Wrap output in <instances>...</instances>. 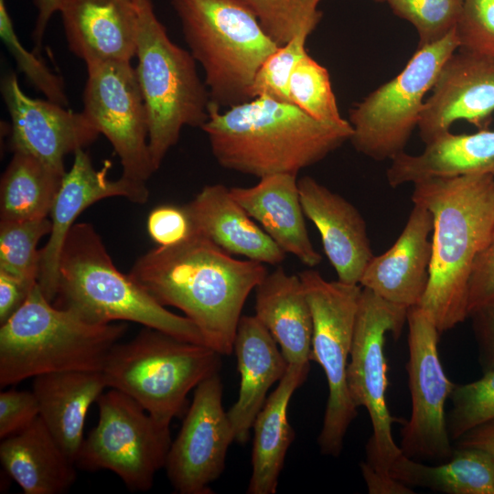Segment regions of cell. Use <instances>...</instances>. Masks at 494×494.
Instances as JSON below:
<instances>
[{
  "label": "cell",
  "instance_id": "8992f818",
  "mask_svg": "<svg viewBox=\"0 0 494 494\" xmlns=\"http://www.w3.org/2000/svg\"><path fill=\"white\" fill-rule=\"evenodd\" d=\"M189 52L203 68L211 103L232 107L252 97L255 74L280 46L242 0H171Z\"/></svg>",
  "mask_w": 494,
  "mask_h": 494
},
{
  "label": "cell",
  "instance_id": "f6af8a7d",
  "mask_svg": "<svg viewBox=\"0 0 494 494\" xmlns=\"http://www.w3.org/2000/svg\"><path fill=\"white\" fill-rule=\"evenodd\" d=\"M362 477L370 494H412V488L385 474L370 467L366 462L360 464Z\"/></svg>",
  "mask_w": 494,
  "mask_h": 494
},
{
  "label": "cell",
  "instance_id": "d4e9b609",
  "mask_svg": "<svg viewBox=\"0 0 494 494\" xmlns=\"http://www.w3.org/2000/svg\"><path fill=\"white\" fill-rule=\"evenodd\" d=\"M494 177V131L456 134L450 131L425 144L424 151H404L391 160L386 177L392 188L435 177Z\"/></svg>",
  "mask_w": 494,
  "mask_h": 494
},
{
  "label": "cell",
  "instance_id": "cb8c5ba5",
  "mask_svg": "<svg viewBox=\"0 0 494 494\" xmlns=\"http://www.w3.org/2000/svg\"><path fill=\"white\" fill-rule=\"evenodd\" d=\"M187 206L199 233L228 253L271 265L285 259L286 253L231 197L227 187L205 186Z\"/></svg>",
  "mask_w": 494,
  "mask_h": 494
},
{
  "label": "cell",
  "instance_id": "3957f363",
  "mask_svg": "<svg viewBox=\"0 0 494 494\" xmlns=\"http://www.w3.org/2000/svg\"><path fill=\"white\" fill-rule=\"evenodd\" d=\"M206 133L224 168L258 178L297 173L349 141L352 127L318 121L290 102L255 97L225 112L210 103Z\"/></svg>",
  "mask_w": 494,
  "mask_h": 494
},
{
  "label": "cell",
  "instance_id": "4dcf8cb0",
  "mask_svg": "<svg viewBox=\"0 0 494 494\" xmlns=\"http://www.w3.org/2000/svg\"><path fill=\"white\" fill-rule=\"evenodd\" d=\"M1 177L0 221L48 218L64 176L25 153H13Z\"/></svg>",
  "mask_w": 494,
  "mask_h": 494
},
{
  "label": "cell",
  "instance_id": "9a60e30c",
  "mask_svg": "<svg viewBox=\"0 0 494 494\" xmlns=\"http://www.w3.org/2000/svg\"><path fill=\"white\" fill-rule=\"evenodd\" d=\"M219 372L196 388L181 428L171 442L165 468L179 494H209V485L223 472L227 451L235 440L222 406Z\"/></svg>",
  "mask_w": 494,
  "mask_h": 494
},
{
  "label": "cell",
  "instance_id": "7a4b0ae2",
  "mask_svg": "<svg viewBox=\"0 0 494 494\" xmlns=\"http://www.w3.org/2000/svg\"><path fill=\"white\" fill-rule=\"evenodd\" d=\"M412 200L433 218L432 259L421 306L441 333L468 317V282L494 234V177H435L413 184Z\"/></svg>",
  "mask_w": 494,
  "mask_h": 494
},
{
  "label": "cell",
  "instance_id": "bcb514c9",
  "mask_svg": "<svg viewBox=\"0 0 494 494\" xmlns=\"http://www.w3.org/2000/svg\"><path fill=\"white\" fill-rule=\"evenodd\" d=\"M456 446L479 448L494 458V419L467 432L456 441Z\"/></svg>",
  "mask_w": 494,
  "mask_h": 494
},
{
  "label": "cell",
  "instance_id": "ac0fdd59",
  "mask_svg": "<svg viewBox=\"0 0 494 494\" xmlns=\"http://www.w3.org/2000/svg\"><path fill=\"white\" fill-rule=\"evenodd\" d=\"M431 91L418 124L424 145L450 131L456 121L485 128L494 113V60L457 49Z\"/></svg>",
  "mask_w": 494,
  "mask_h": 494
},
{
  "label": "cell",
  "instance_id": "74e56055",
  "mask_svg": "<svg viewBox=\"0 0 494 494\" xmlns=\"http://www.w3.org/2000/svg\"><path fill=\"white\" fill-rule=\"evenodd\" d=\"M309 34L301 33L271 54L257 70L252 97H266L292 103L289 82L294 68L307 52L306 43Z\"/></svg>",
  "mask_w": 494,
  "mask_h": 494
},
{
  "label": "cell",
  "instance_id": "d6986e66",
  "mask_svg": "<svg viewBox=\"0 0 494 494\" xmlns=\"http://www.w3.org/2000/svg\"><path fill=\"white\" fill-rule=\"evenodd\" d=\"M69 49L86 66L135 58L140 6L133 0H62Z\"/></svg>",
  "mask_w": 494,
  "mask_h": 494
},
{
  "label": "cell",
  "instance_id": "277c9868",
  "mask_svg": "<svg viewBox=\"0 0 494 494\" xmlns=\"http://www.w3.org/2000/svg\"><path fill=\"white\" fill-rule=\"evenodd\" d=\"M52 304L92 324L134 322L206 345L189 318L167 310L116 268L101 236L87 222L75 223L65 240Z\"/></svg>",
  "mask_w": 494,
  "mask_h": 494
},
{
  "label": "cell",
  "instance_id": "681fc988",
  "mask_svg": "<svg viewBox=\"0 0 494 494\" xmlns=\"http://www.w3.org/2000/svg\"><path fill=\"white\" fill-rule=\"evenodd\" d=\"M374 1L382 3V2H387L388 0H374Z\"/></svg>",
  "mask_w": 494,
  "mask_h": 494
},
{
  "label": "cell",
  "instance_id": "9c48e42d",
  "mask_svg": "<svg viewBox=\"0 0 494 494\" xmlns=\"http://www.w3.org/2000/svg\"><path fill=\"white\" fill-rule=\"evenodd\" d=\"M299 277L313 322L310 360L322 367L328 388L318 446L321 454L338 456L358 415L348 389L347 369L362 286L328 281L313 268L302 271Z\"/></svg>",
  "mask_w": 494,
  "mask_h": 494
},
{
  "label": "cell",
  "instance_id": "2e32d148",
  "mask_svg": "<svg viewBox=\"0 0 494 494\" xmlns=\"http://www.w3.org/2000/svg\"><path fill=\"white\" fill-rule=\"evenodd\" d=\"M1 93L11 120V151L30 155L61 176L67 173L66 156L84 149L100 134L82 112L27 95L15 72L2 79Z\"/></svg>",
  "mask_w": 494,
  "mask_h": 494
},
{
  "label": "cell",
  "instance_id": "7dc6e473",
  "mask_svg": "<svg viewBox=\"0 0 494 494\" xmlns=\"http://www.w3.org/2000/svg\"><path fill=\"white\" fill-rule=\"evenodd\" d=\"M62 0H35L38 17L33 30L36 50L40 53L42 39L48 24L54 13L59 12Z\"/></svg>",
  "mask_w": 494,
  "mask_h": 494
},
{
  "label": "cell",
  "instance_id": "7bdbcfd3",
  "mask_svg": "<svg viewBox=\"0 0 494 494\" xmlns=\"http://www.w3.org/2000/svg\"><path fill=\"white\" fill-rule=\"evenodd\" d=\"M468 317L478 349L483 372L494 369V299L472 311Z\"/></svg>",
  "mask_w": 494,
  "mask_h": 494
},
{
  "label": "cell",
  "instance_id": "1f68e13d",
  "mask_svg": "<svg viewBox=\"0 0 494 494\" xmlns=\"http://www.w3.org/2000/svg\"><path fill=\"white\" fill-rule=\"evenodd\" d=\"M48 218L0 221V271L30 285L38 283L41 249L38 243L51 231Z\"/></svg>",
  "mask_w": 494,
  "mask_h": 494
},
{
  "label": "cell",
  "instance_id": "836d02e7",
  "mask_svg": "<svg viewBox=\"0 0 494 494\" xmlns=\"http://www.w3.org/2000/svg\"><path fill=\"white\" fill-rule=\"evenodd\" d=\"M279 46L301 33L311 34L322 17V0H242Z\"/></svg>",
  "mask_w": 494,
  "mask_h": 494
},
{
  "label": "cell",
  "instance_id": "ffe728a7",
  "mask_svg": "<svg viewBox=\"0 0 494 494\" xmlns=\"http://www.w3.org/2000/svg\"><path fill=\"white\" fill-rule=\"evenodd\" d=\"M432 232L430 211L423 205L413 203L396 242L385 252L372 256L360 285L407 309L420 306L429 279Z\"/></svg>",
  "mask_w": 494,
  "mask_h": 494
},
{
  "label": "cell",
  "instance_id": "8d00e7d4",
  "mask_svg": "<svg viewBox=\"0 0 494 494\" xmlns=\"http://www.w3.org/2000/svg\"><path fill=\"white\" fill-rule=\"evenodd\" d=\"M0 37L14 58L17 70L25 75L30 84L47 100L67 107L69 102L63 80L53 73L36 54L22 45L5 0H0Z\"/></svg>",
  "mask_w": 494,
  "mask_h": 494
},
{
  "label": "cell",
  "instance_id": "d6a6232c",
  "mask_svg": "<svg viewBox=\"0 0 494 494\" xmlns=\"http://www.w3.org/2000/svg\"><path fill=\"white\" fill-rule=\"evenodd\" d=\"M292 103L313 118L328 124H344L331 87L328 70L306 53L291 74Z\"/></svg>",
  "mask_w": 494,
  "mask_h": 494
},
{
  "label": "cell",
  "instance_id": "4fadbf2b",
  "mask_svg": "<svg viewBox=\"0 0 494 494\" xmlns=\"http://www.w3.org/2000/svg\"><path fill=\"white\" fill-rule=\"evenodd\" d=\"M408 350L406 364L412 413L401 431L403 454L413 459L446 461L454 452L446 414V403L456 386L440 360V332L419 306L407 310Z\"/></svg>",
  "mask_w": 494,
  "mask_h": 494
},
{
  "label": "cell",
  "instance_id": "60d3db41",
  "mask_svg": "<svg viewBox=\"0 0 494 494\" xmlns=\"http://www.w3.org/2000/svg\"><path fill=\"white\" fill-rule=\"evenodd\" d=\"M38 416V403L32 391L10 389L0 392L1 440L23 431Z\"/></svg>",
  "mask_w": 494,
  "mask_h": 494
},
{
  "label": "cell",
  "instance_id": "83f0119b",
  "mask_svg": "<svg viewBox=\"0 0 494 494\" xmlns=\"http://www.w3.org/2000/svg\"><path fill=\"white\" fill-rule=\"evenodd\" d=\"M255 317L280 347L288 364H309L313 333L309 304L299 275L282 267L255 288Z\"/></svg>",
  "mask_w": 494,
  "mask_h": 494
},
{
  "label": "cell",
  "instance_id": "f35d334b",
  "mask_svg": "<svg viewBox=\"0 0 494 494\" xmlns=\"http://www.w3.org/2000/svg\"><path fill=\"white\" fill-rule=\"evenodd\" d=\"M456 32L458 50L494 60V0H465Z\"/></svg>",
  "mask_w": 494,
  "mask_h": 494
},
{
  "label": "cell",
  "instance_id": "ba28073f",
  "mask_svg": "<svg viewBox=\"0 0 494 494\" xmlns=\"http://www.w3.org/2000/svg\"><path fill=\"white\" fill-rule=\"evenodd\" d=\"M220 356L206 345L144 327L134 338L112 348L102 371L108 388L127 394L170 425L188 392L219 372Z\"/></svg>",
  "mask_w": 494,
  "mask_h": 494
},
{
  "label": "cell",
  "instance_id": "7c38bea8",
  "mask_svg": "<svg viewBox=\"0 0 494 494\" xmlns=\"http://www.w3.org/2000/svg\"><path fill=\"white\" fill-rule=\"evenodd\" d=\"M407 308L363 288L356 317L352 347L347 369L349 396L358 407L369 413L372 434L366 446V463L373 469L390 474L403 455L392 436L396 421L389 411L387 361L384 342L387 333L398 338L407 320Z\"/></svg>",
  "mask_w": 494,
  "mask_h": 494
},
{
  "label": "cell",
  "instance_id": "c3c4849f",
  "mask_svg": "<svg viewBox=\"0 0 494 494\" xmlns=\"http://www.w3.org/2000/svg\"><path fill=\"white\" fill-rule=\"evenodd\" d=\"M134 1L137 5H140L142 2H144L145 0H133Z\"/></svg>",
  "mask_w": 494,
  "mask_h": 494
},
{
  "label": "cell",
  "instance_id": "44dd1931",
  "mask_svg": "<svg viewBox=\"0 0 494 494\" xmlns=\"http://www.w3.org/2000/svg\"><path fill=\"white\" fill-rule=\"evenodd\" d=\"M298 188L305 216L319 231L324 252L338 280L360 285L374 255L360 212L345 198L311 177L299 178Z\"/></svg>",
  "mask_w": 494,
  "mask_h": 494
},
{
  "label": "cell",
  "instance_id": "7402d4cb",
  "mask_svg": "<svg viewBox=\"0 0 494 494\" xmlns=\"http://www.w3.org/2000/svg\"><path fill=\"white\" fill-rule=\"evenodd\" d=\"M252 187L230 188L231 197L285 252L314 268L322 256L314 248L305 221L296 175L274 174Z\"/></svg>",
  "mask_w": 494,
  "mask_h": 494
},
{
  "label": "cell",
  "instance_id": "e0dca14e",
  "mask_svg": "<svg viewBox=\"0 0 494 494\" xmlns=\"http://www.w3.org/2000/svg\"><path fill=\"white\" fill-rule=\"evenodd\" d=\"M110 163L96 169L91 157L79 149L74 153L72 166L64 176L49 216L51 231L41 249L38 285L49 302H53L58 287L59 262L65 240L75 220L87 208L108 198L121 197L135 204H145L149 197L146 185L128 180L121 176L108 177Z\"/></svg>",
  "mask_w": 494,
  "mask_h": 494
},
{
  "label": "cell",
  "instance_id": "e575fe53",
  "mask_svg": "<svg viewBox=\"0 0 494 494\" xmlns=\"http://www.w3.org/2000/svg\"><path fill=\"white\" fill-rule=\"evenodd\" d=\"M446 417L452 441L471 429L494 419V369L472 382L456 385Z\"/></svg>",
  "mask_w": 494,
  "mask_h": 494
},
{
  "label": "cell",
  "instance_id": "5bb4252c",
  "mask_svg": "<svg viewBox=\"0 0 494 494\" xmlns=\"http://www.w3.org/2000/svg\"><path fill=\"white\" fill-rule=\"evenodd\" d=\"M82 113L113 147L122 177L146 185L156 171L148 144V118L135 68L128 61L87 65Z\"/></svg>",
  "mask_w": 494,
  "mask_h": 494
},
{
  "label": "cell",
  "instance_id": "30bf717a",
  "mask_svg": "<svg viewBox=\"0 0 494 494\" xmlns=\"http://www.w3.org/2000/svg\"><path fill=\"white\" fill-rule=\"evenodd\" d=\"M458 46L455 28L441 40L418 47L399 74L350 110L349 141L359 153L383 161L404 151L418 127L425 95Z\"/></svg>",
  "mask_w": 494,
  "mask_h": 494
},
{
  "label": "cell",
  "instance_id": "8fae6325",
  "mask_svg": "<svg viewBox=\"0 0 494 494\" xmlns=\"http://www.w3.org/2000/svg\"><path fill=\"white\" fill-rule=\"evenodd\" d=\"M97 424L89 432L75 464L82 470H110L132 491H147L165 467L171 445L164 424L127 394L111 388L96 401Z\"/></svg>",
  "mask_w": 494,
  "mask_h": 494
},
{
  "label": "cell",
  "instance_id": "52a82bcc",
  "mask_svg": "<svg viewBox=\"0 0 494 494\" xmlns=\"http://www.w3.org/2000/svg\"><path fill=\"white\" fill-rule=\"evenodd\" d=\"M135 68L148 118V144L155 170L178 141L184 126L208 121L211 103L191 53L174 43L151 0L140 5Z\"/></svg>",
  "mask_w": 494,
  "mask_h": 494
},
{
  "label": "cell",
  "instance_id": "ee69618b",
  "mask_svg": "<svg viewBox=\"0 0 494 494\" xmlns=\"http://www.w3.org/2000/svg\"><path fill=\"white\" fill-rule=\"evenodd\" d=\"M35 285L0 271V324L18 310Z\"/></svg>",
  "mask_w": 494,
  "mask_h": 494
},
{
  "label": "cell",
  "instance_id": "5b68a950",
  "mask_svg": "<svg viewBox=\"0 0 494 494\" xmlns=\"http://www.w3.org/2000/svg\"><path fill=\"white\" fill-rule=\"evenodd\" d=\"M125 322L92 324L59 308L36 284L0 328V386L67 370H102Z\"/></svg>",
  "mask_w": 494,
  "mask_h": 494
},
{
  "label": "cell",
  "instance_id": "ab89813d",
  "mask_svg": "<svg viewBox=\"0 0 494 494\" xmlns=\"http://www.w3.org/2000/svg\"><path fill=\"white\" fill-rule=\"evenodd\" d=\"M146 230L157 246L176 245L199 234L187 204L155 207L147 216Z\"/></svg>",
  "mask_w": 494,
  "mask_h": 494
},
{
  "label": "cell",
  "instance_id": "4316f807",
  "mask_svg": "<svg viewBox=\"0 0 494 494\" xmlns=\"http://www.w3.org/2000/svg\"><path fill=\"white\" fill-rule=\"evenodd\" d=\"M0 461L26 494H61L77 478L75 462L40 416L23 431L2 439Z\"/></svg>",
  "mask_w": 494,
  "mask_h": 494
},
{
  "label": "cell",
  "instance_id": "b9f144b4",
  "mask_svg": "<svg viewBox=\"0 0 494 494\" xmlns=\"http://www.w3.org/2000/svg\"><path fill=\"white\" fill-rule=\"evenodd\" d=\"M494 299V234L478 254L468 282V315Z\"/></svg>",
  "mask_w": 494,
  "mask_h": 494
},
{
  "label": "cell",
  "instance_id": "484cf974",
  "mask_svg": "<svg viewBox=\"0 0 494 494\" xmlns=\"http://www.w3.org/2000/svg\"><path fill=\"white\" fill-rule=\"evenodd\" d=\"M106 387L102 370L58 371L34 378L32 392L39 416L74 462L84 439L87 412Z\"/></svg>",
  "mask_w": 494,
  "mask_h": 494
},
{
  "label": "cell",
  "instance_id": "d590c367",
  "mask_svg": "<svg viewBox=\"0 0 494 494\" xmlns=\"http://www.w3.org/2000/svg\"><path fill=\"white\" fill-rule=\"evenodd\" d=\"M465 0H388L392 12L410 22L419 36V45L435 43L458 22Z\"/></svg>",
  "mask_w": 494,
  "mask_h": 494
},
{
  "label": "cell",
  "instance_id": "f546056e",
  "mask_svg": "<svg viewBox=\"0 0 494 494\" xmlns=\"http://www.w3.org/2000/svg\"><path fill=\"white\" fill-rule=\"evenodd\" d=\"M390 474L411 488L446 494H494V458L476 447L456 446L452 456L438 465L424 464L403 454Z\"/></svg>",
  "mask_w": 494,
  "mask_h": 494
},
{
  "label": "cell",
  "instance_id": "603a6c76",
  "mask_svg": "<svg viewBox=\"0 0 494 494\" xmlns=\"http://www.w3.org/2000/svg\"><path fill=\"white\" fill-rule=\"evenodd\" d=\"M233 350L241 381L238 399L227 414L235 441L244 443L269 389L283 378L288 363L274 338L255 316H242Z\"/></svg>",
  "mask_w": 494,
  "mask_h": 494
},
{
  "label": "cell",
  "instance_id": "f1b7e54d",
  "mask_svg": "<svg viewBox=\"0 0 494 494\" xmlns=\"http://www.w3.org/2000/svg\"><path fill=\"white\" fill-rule=\"evenodd\" d=\"M309 364H288L275 390L266 399L253 424L252 475L249 494H274L294 431L287 419V408L295 391L309 372Z\"/></svg>",
  "mask_w": 494,
  "mask_h": 494
},
{
  "label": "cell",
  "instance_id": "6da1fadb",
  "mask_svg": "<svg viewBox=\"0 0 494 494\" xmlns=\"http://www.w3.org/2000/svg\"><path fill=\"white\" fill-rule=\"evenodd\" d=\"M266 274L264 263L237 259L199 233L148 251L128 274L162 306L182 311L220 355L233 351L243 306Z\"/></svg>",
  "mask_w": 494,
  "mask_h": 494
}]
</instances>
